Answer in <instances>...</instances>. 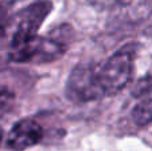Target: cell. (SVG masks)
Segmentation results:
<instances>
[{
    "mask_svg": "<svg viewBox=\"0 0 152 151\" xmlns=\"http://www.w3.org/2000/svg\"><path fill=\"white\" fill-rule=\"evenodd\" d=\"M137 44L129 43L112 54L103 63H96V76L104 96H113L128 86L135 68Z\"/></svg>",
    "mask_w": 152,
    "mask_h": 151,
    "instance_id": "obj_1",
    "label": "cell"
},
{
    "mask_svg": "<svg viewBox=\"0 0 152 151\" xmlns=\"http://www.w3.org/2000/svg\"><path fill=\"white\" fill-rule=\"evenodd\" d=\"M68 44L60 34L35 36L19 45L8 47V60L23 64H48L64 56Z\"/></svg>",
    "mask_w": 152,
    "mask_h": 151,
    "instance_id": "obj_2",
    "label": "cell"
},
{
    "mask_svg": "<svg viewBox=\"0 0 152 151\" xmlns=\"http://www.w3.org/2000/svg\"><path fill=\"white\" fill-rule=\"evenodd\" d=\"M52 8L53 4L51 0H36L12 16L8 24L11 28L8 47L23 44L37 36L43 21L47 19Z\"/></svg>",
    "mask_w": 152,
    "mask_h": 151,
    "instance_id": "obj_3",
    "label": "cell"
},
{
    "mask_svg": "<svg viewBox=\"0 0 152 151\" xmlns=\"http://www.w3.org/2000/svg\"><path fill=\"white\" fill-rule=\"evenodd\" d=\"M66 95L75 103H88L105 98L97 82L96 63H80L74 67L66 82Z\"/></svg>",
    "mask_w": 152,
    "mask_h": 151,
    "instance_id": "obj_4",
    "label": "cell"
},
{
    "mask_svg": "<svg viewBox=\"0 0 152 151\" xmlns=\"http://www.w3.org/2000/svg\"><path fill=\"white\" fill-rule=\"evenodd\" d=\"M44 130L37 120L24 118L13 123L7 136V147L12 151H24L40 143Z\"/></svg>",
    "mask_w": 152,
    "mask_h": 151,
    "instance_id": "obj_5",
    "label": "cell"
},
{
    "mask_svg": "<svg viewBox=\"0 0 152 151\" xmlns=\"http://www.w3.org/2000/svg\"><path fill=\"white\" fill-rule=\"evenodd\" d=\"M134 123L137 127H145L152 123V92L140 96L131 112Z\"/></svg>",
    "mask_w": 152,
    "mask_h": 151,
    "instance_id": "obj_6",
    "label": "cell"
},
{
    "mask_svg": "<svg viewBox=\"0 0 152 151\" xmlns=\"http://www.w3.org/2000/svg\"><path fill=\"white\" fill-rule=\"evenodd\" d=\"M152 92V72L151 74H147L145 76H143L139 82L136 83L134 88V95L136 98H140V96L145 95V94Z\"/></svg>",
    "mask_w": 152,
    "mask_h": 151,
    "instance_id": "obj_7",
    "label": "cell"
},
{
    "mask_svg": "<svg viewBox=\"0 0 152 151\" xmlns=\"http://www.w3.org/2000/svg\"><path fill=\"white\" fill-rule=\"evenodd\" d=\"M123 1V0H88V3L95 8L99 10H105V8H111L116 5L118 3Z\"/></svg>",
    "mask_w": 152,
    "mask_h": 151,
    "instance_id": "obj_8",
    "label": "cell"
}]
</instances>
